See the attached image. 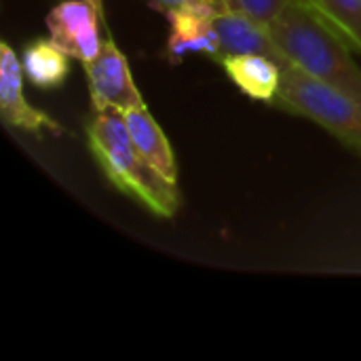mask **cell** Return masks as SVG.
I'll list each match as a JSON object with an SVG mask.
<instances>
[{
    "label": "cell",
    "instance_id": "3957f363",
    "mask_svg": "<svg viewBox=\"0 0 361 361\" xmlns=\"http://www.w3.org/2000/svg\"><path fill=\"white\" fill-rule=\"evenodd\" d=\"M290 114L305 116L361 154V102L311 76L294 61L281 68V85L271 102Z\"/></svg>",
    "mask_w": 361,
    "mask_h": 361
},
{
    "label": "cell",
    "instance_id": "ba28073f",
    "mask_svg": "<svg viewBox=\"0 0 361 361\" xmlns=\"http://www.w3.org/2000/svg\"><path fill=\"white\" fill-rule=\"evenodd\" d=\"M165 15L169 19L165 44V59L169 63H178L190 53H205L212 59L220 57L214 15L195 8H165Z\"/></svg>",
    "mask_w": 361,
    "mask_h": 361
},
{
    "label": "cell",
    "instance_id": "5bb4252c",
    "mask_svg": "<svg viewBox=\"0 0 361 361\" xmlns=\"http://www.w3.org/2000/svg\"><path fill=\"white\" fill-rule=\"evenodd\" d=\"M237 2L243 11L252 13L254 17H258L267 23H273L290 0H237Z\"/></svg>",
    "mask_w": 361,
    "mask_h": 361
},
{
    "label": "cell",
    "instance_id": "277c9868",
    "mask_svg": "<svg viewBox=\"0 0 361 361\" xmlns=\"http://www.w3.org/2000/svg\"><path fill=\"white\" fill-rule=\"evenodd\" d=\"M82 70L87 74L93 112L108 108L127 112L131 108L146 106L131 76L125 53L116 47V42L110 36L104 40L102 51L93 59L82 61Z\"/></svg>",
    "mask_w": 361,
    "mask_h": 361
},
{
    "label": "cell",
    "instance_id": "8992f818",
    "mask_svg": "<svg viewBox=\"0 0 361 361\" xmlns=\"http://www.w3.org/2000/svg\"><path fill=\"white\" fill-rule=\"evenodd\" d=\"M23 63L13 51V47L0 42V116L11 129L25 133H53L61 135L63 127L47 112L34 108L23 95Z\"/></svg>",
    "mask_w": 361,
    "mask_h": 361
},
{
    "label": "cell",
    "instance_id": "52a82bcc",
    "mask_svg": "<svg viewBox=\"0 0 361 361\" xmlns=\"http://www.w3.org/2000/svg\"><path fill=\"white\" fill-rule=\"evenodd\" d=\"M216 34L220 40V57L222 61L226 55H264L277 61L281 68L292 63V59L283 53L277 44L271 23L254 17L243 8H226L214 15Z\"/></svg>",
    "mask_w": 361,
    "mask_h": 361
},
{
    "label": "cell",
    "instance_id": "6da1fadb",
    "mask_svg": "<svg viewBox=\"0 0 361 361\" xmlns=\"http://www.w3.org/2000/svg\"><path fill=\"white\" fill-rule=\"evenodd\" d=\"M89 150L106 180L157 218H173L180 209L178 182L161 176L133 146L125 114L108 108L87 123Z\"/></svg>",
    "mask_w": 361,
    "mask_h": 361
},
{
    "label": "cell",
    "instance_id": "4fadbf2b",
    "mask_svg": "<svg viewBox=\"0 0 361 361\" xmlns=\"http://www.w3.org/2000/svg\"><path fill=\"white\" fill-rule=\"evenodd\" d=\"M159 8H195L209 15H218L226 8H235L228 0H154Z\"/></svg>",
    "mask_w": 361,
    "mask_h": 361
},
{
    "label": "cell",
    "instance_id": "30bf717a",
    "mask_svg": "<svg viewBox=\"0 0 361 361\" xmlns=\"http://www.w3.org/2000/svg\"><path fill=\"white\" fill-rule=\"evenodd\" d=\"M226 76L252 99L273 102L281 85V66L264 55H226L222 61Z\"/></svg>",
    "mask_w": 361,
    "mask_h": 361
},
{
    "label": "cell",
    "instance_id": "9a60e30c",
    "mask_svg": "<svg viewBox=\"0 0 361 361\" xmlns=\"http://www.w3.org/2000/svg\"><path fill=\"white\" fill-rule=\"evenodd\" d=\"M91 2L97 6V11H99V13H102V17L106 19V15H104V0H91Z\"/></svg>",
    "mask_w": 361,
    "mask_h": 361
},
{
    "label": "cell",
    "instance_id": "9c48e42d",
    "mask_svg": "<svg viewBox=\"0 0 361 361\" xmlns=\"http://www.w3.org/2000/svg\"><path fill=\"white\" fill-rule=\"evenodd\" d=\"M125 114V123H127V131L129 137L135 146V150L167 180L178 182V161H176V152L167 140V135L163 133L161 125L157 123V118L148 112L146 106L140 108H131Z\"/></svg>",
    "mask_w": 361,
    "mask_h": 361
},
{
    "label": "cell",
    "instance_id": "7a4b0ae2",
    "mask_svg": "<svg viewBox=\"0 0 361 361\" xmlns=\"http://www.w3.org/2000/svg\"><path fill=\"white\" fill-rule=\"evenodd\" d=\"M271 30L296 66L361 102V66L351 44L307 0H290Z\"/></svg>",
    "mask_w": 361,
    "mask_h": 361
},
{
    "label": "cell",
    "instance_id": "7c38bea8",
    "mask_svg": "<svg viewBox=\"0 0 361 361\" xmlns=\"http://www.w3.org/2000/svg\"><path fill=\"white\" fill-rule=\"evenodd\" d=\"M349 44L361 53V0H307Z\"/></svg>",
    "mask_w": 361,
    "mask_h": 361
},
{
    "label": "cell",
    "instance_id": "8fae6325",
    "mask_svg": "<svg viewBox=\"0 0 361 361\" xmlns=\"http://www.w3.org/2000/svg\"><path fill=\"white\" fill-rule=\"evenodd\" d=\"M21 63L25 78L42 91L59 89L70 76V57L57 49L51 38L30 40L23 47Z\"/></svg>",
    "mask_w": 361,
    "mask_h": 361
},
{
    "label": "cell",
    "instance_id": "5b68a950",
    "mask_svg": "<svg viewBox=\"0 0 361 361\" xmlns=\"http://www.w3.org/2000/svg\"><path fill=\"white\" fill-rule=\"evenodd\" d=\"M99 19L106 21L91 0H61L47 13L44 23L51 42L82 63L102 51Z\"/></svg>",
    "mask_w": 361,
    "mask_h": 361
},
{
    "label": "cell",
    "instance_id": "2e32d148",
    "mask_svg": "<svg viewBox=\"0 0 361 361\" xmlns=\"http://www.w3.org/2000/svg\"><path fill=\"white\" fill-rule=\"evenodd\" d=\"M228 2H231V4H233V6H235V8H241V6H239V2H237V0H228Z\"/></svg>",
    "mask_w": 361,
    "mask_h": 361
}]
</instances>
